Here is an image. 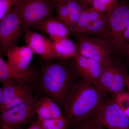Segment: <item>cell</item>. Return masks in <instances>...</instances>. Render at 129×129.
Here are the masks:
<instances>
[{
    "instance_id": "obj_1",
    "label": "cell",
    "mask_w": 129,
    "mask_h": 129,
    "mask_svg": "<svg viewBox=\"0 0 129 129\" xmlns=\"http://www.w3.org/2000/svg\"><path fill=\"white\" fill-rule=\"evenodd\" d=\"M99 86L81 78L77 81L64 106L63 116L68 125L79 123L96 114L106 99Z\"/></svg>"
},
{
    "instance_id": "obj_2",
    "label": "cell",
    "mask_w": 129,
    "mask_h": 129,
    "mask_svg": "<svg viewBox=\"0 0 129 129\" xmlns=\"http://www.w3.org/2000/svg\"><path fill=\"white\" fill-rule=\"evenodd\" d=\"M72 66L60 63L46 65L41 74L42 87L46 93L64 107L65 102L78 80Z\"/></svg>"
},
{
    "instance_id": "obj_3",
    "label": "cell",
    "mask_w": 129,
    "mask_h": 129,
    "mask_svg": "<svg viewBox=\"0 0 129 129\" xmlns=\"http://www.w3.org/2000/svg\"><path fill=\"white\" fill-rule=\"evenodd\" d=\"M79 46V54L95 61L102 66L112 60L116 48L107 40L99 37H90L75 35Z\"/></svg>"
},
{
    "instance_id": "obj_4",
    "label": "cell",
    "mask_w": 129,
    "mask_h": 129,
    "mask_svg": "<svg viewBox=\"0 0 129 129\" xmlns=\"http://www.w3.org/2000/svg\"><path fill=\"white\" fill-rule=\"evenodd\" d=\"M54 2L53 0H20L14 7L26 29L50 17Z\"/></svg>"
},
{
    "instance_id": "obj_5",
    "label": "cell",
    "mask_w": 129,
    "mask_h": 129,
    "mask_svg": "<svg viewBox=\"0 0 129 129\" xmlns=\"http://www.w3.org/2000/svg\"><path fill=\"white\" fill-rule=\"evenodd\" d=\"M106 15L109 34V41L118 51L119 41L129 21V2L120 0Z\"/></svg>"
},
{
    "instance_id": "obj_6",
    "label": "cell",
    "mask_w": 129,
    "mask_h": 129,
    "mask_svg": "<svg viewBox=\"0 0 129 129\" xmlns=\"http://www.w3.org/2000/svg\"><path fill=\"white\" fill-rule=\"evenodd\" d=\"M102 73L98 86L106 93L116 94L124 90L125 86L127 70L117 60H112L102 66Z\"/></svg>"
},
{
    "instance_id": "obj_7",
    "label": "cell",
    "mask_w": 129,
    "mask_h": 129,
    "mask_svg": "<svg viewBox=\"0 0 129 129\" xmlns=\"http://www.w3.org/2000/svg\"><path fill=\"white\" fill-rule=\"evenodd\" d=\"M97 115L107 128L129 129V118L119 106L115 95L106 97Z\"/></svg>"
},
{
    "instance_id": "obj_8",
    "label": "cell",
    "mask_w": 129,
    "mask_h": 129,
    "mask_svg": "<svg viewBox=\"0 0 129 129\" xmlns=\"http://www.w3.org/2000/svg\"><path fill=\"white\" fill-rule=\"evenodd\" d=\"M23 28L20 16L13 7L0 21V41L2 50L6 51L16 43Z\"/></svg>"
},
{
    "instance_id": "obj_9",
    "label": "cell",
    "mask_w": 129,
    "mask_h": 129,
    "mask_svg": "<svg viewBox=\"0 0 129 129\" xmlns=\"http://www.w3.org/2000/svg\"><path fill=\"white\" fill-rule=\"evenodd\" d=\"M35 98L1 112V121L3 125L13 127L29 120L37 102Z\"/></svg>"
},
{
    "instance_id": "obj_10",
    "label": "cell",
    "mask_w": 129,
    "mask_h": 129,
    "mask_svg": "<svg viewBox=\"0 0 129 129\" xmlns=\"http://www.w3.org/2000/svg\"><path fill=\"white\" fill-rule=\"evenodd\" d=\"M72 67L81 78L93 85H99L102 67L94 60L78 54L74 58Z\"/></svg>"
},
{
    "instance_id": "obj_11",
    "label": "cell",
    "mask_w": 129,
    "mask_h": 129,
    "mask_svg": "<svg viewBox=\"0 0 129 129\" xmlns=\"http://www.w3.org/2000/svg\"><path fill=\"white\" fill-rule=\"evenodd\" d=\"M24 41L27 46L34 52L47 60L57 58L53 46V42L43 35L28 29L25 30Z\"/></svg>"
},
{
    "instance_id": "obj_12",
    "label": "cell",
    "mask_w": 129,
    "mask_h": 129,
    "mask_svg": "<svg viewBox=\"0 0 129 129\" xmlns=\"http://www.w3.org/2000/svg\"><path fill=\"white\" fill-rule=\"evenodd\" d=\"M34 52L27 46H13L6 52L8 64L21 72H27L33 59Z\"/></svg>"
},
{
    "instance_id": "obj_13",
    "label": "cell",
    "mask_w": 129,
    "mask_h": 129,
    "mask_svg": "<svg viewBox=\"0 0 129 129\" xmlns=\"http://www.w3.org/2000/svg\"><path fill=\"white\" fill-rule=\"evenodd\" d=\"M34 27L36 30L48 35L53 41L68 37L70 33L68 27L53 17H49Z\"/></svg>"
},
{
    "instance_id": "obj_14",
    "label": "cell",
    "mask_w": 129,
    "mask_h": 129,
    "mask_svg": "<svg viewBox=\"0 0 129 129\" xmlns=\"http://www.w3.org/2000/svg\"><path fill=\"white\" fill-rule=\"evenodd\" d=\"M2 83L3 87L0 88L1 112L14 98L30 89L26 84H21L11 81H6Z\"/></svg>"
},
{
    "instance_id": "obj_15",
    "label": "cell",
    "mask_w": 129,
    "mask_h": 129,
    "mask_svg": "<svg viewBox=\"0 0 129 129\" xmlns=\"http://www.w3.org/2000/svg\"><path fill=\"white\" fill-rule=\"evenodd\" d=\"M32 74L30 71L21 72L14 69L0 57V81H11L21 84H26L32 80Z\"/></svg>"
},
{
    "instance_id": "obj_16",
    "label": "cell",
    "mask_w": 129,
    "mask_h": 129,
    "mask_svg": "<svg viewBox=\"0 0 129 129\" xmlns=\"http://www.w3.org/2000/svg\"><path fill=\"white\" fill-rule=\"evenodd\" d=\"M52 42L54 51L57 58L64 60L74 58L78 54V44L68 37L53 41Z\"/></svg>"
},
{
    "instance_id": "obj_17",
    "label": "cell",
    "mask_w": 129,
    "mask_h": 129,
    "mask_svg": "<svg viewBox=\"0 0 129 129\" xmlns=\"http://www.w3.org/2000/svg\"><path fill=\"white\" fill-rule=\"evenodd\" d=\"M78 35L88 37L91 35L95 36L109 41V34L106 14L102 17L88 24Z\"/></svg>"
},
{
    "instance_id": "obj_18",
    "label": "cell",
    "mask_w": 129,
    "mask_h": 129,
    "mask_svg": "<svg viewBox=\"0 0 129 129\" xmlns=\"http://www.w3.org/2000/svg\"><path fill=\"white\" fill-rule=\"evenodd\" d=\"M69 17L70 33L73 34L82 13L85 9L80 0H67Z\"/></svg>"
},
{
    "instance_id": "obj_19",
    "label": "cell",
    "mask_w": 129,
    "mask_h": 129,
    "mask_svg": "<svg viewBox=\"0 0 129 129\" xmlns=\"http://www.w3.org/2000/svg\"><path fill=\"white\" fill-rule=\"evenodd\" d=\"M106 13L98 12L88 8L83 11L79 20L76 25L74 34L79 35L80 32L92 21L98 19L104 16Z\"/></svg>"
},
{
    "instance_id": "obj_20",
    "label": "cell",
    "mask_w": 129,
    "mask_h": 129,
    "mask_svg": "<svg viewBox=\"0 0 129 129\" xmlns=\"http://www.w3.org/2000/svg\"><path fill=\"white\" fill-rule=\"evenodd\" d=\"M74 129H104L105 127L97 115L95 114L81 122L72 125Z\"/></svg>"
},
{
    "instance_id": "obj_21",
    "label": "cell",
    "mask_w": 129,
    "mask_h": 129,
    "mask_svg": "<svg viewBox=\"0 0 129 129\" xmlns=\"http://www.w3.org/2000/svg\"><path fill=\"white\" fill-rule=\"evenodd\" d=\"M118 0H95L89 9L101 13H107L117 4Z\"/></svg>"
},
{
    "instance_id": "obj_22",
    "label": "cell",
    "mask_w": 129,
    "mask_h": 129,
    "mask_svg": "<svg viewBox=\"0 0 129 129\" xmlns=\"http://www.w3.org/2000/svg\"><path fill=\"white\" fill-rule=\"evenodd\" d=\"M35 112L41 120L52 119L48 104L44 97L37 101L35 107Z\"/></svg>"
},
{
    "instance_id": "obj_23",
    "label": "cell",
    "mask_w": 129,
    "mask_h": 129,
    "mask_svg": "<svg viewBox=\"0 0 129 129\" xmlns=\"http://www.w3.org/2000/svg\"><path fill=\"white\" fill-rule=\"evenodd\" d=\"M34 98L31 94L30 89L28 90L21 93L13 99L1 112H2L5 110L18 106Z\"/></svg>"
},
{
    "instance_id": "obj_24",
    "label": "cell",
    "mask_w": 129,
    "mask_h": 129,
    "mask_svg": "<svg viewBox=\"0 0 129 129\" xmlns=\"http://www.w3.org/2000/svg\"><path fill=\"white\" fill-rule=\"evenodd\" d=\"M56 6L58 19L66 25L69 29V17L67 1L58 3L56 4Z\"/></svg>"
},
{
    "instance_id": "obj_25",
    "label": "cell",
    "mask_w": 129,
    "mask_h": 129,
    "mask_svg": "<svg viewBox=\"0 0 129 129\" xmlns=\"http://www.w3.org/2000/svg\"><path fill=\"white\" fill-rule=\"evenodd\" d=\"M41 120L44 129H67L68 126L67 120L64 118Z\"/></svg>"
},
{
    "instance_id": "obj_26",
    "label": "cell",
    "mask_w": 129,
    "mask_h": 129,
    "mask_svg": "<svg viewBox=\"0 0 129 129\" xmlns=\"http://www.w3.org/2000/svg\"><path fill=\"white\" fill-rule=\"evenodd\" d=\"M114 95L119 106L129 118V94L123 90Z\"/></svg>"
},
{
    "instance_id": "obj_27",
    "label": "cell",
    "mask_w": 129,
    "mask_h": 129,
    "mask_svg": "<svg viewBox=\"0 0 129 129\" xmlns=\"http://www.w3.org/2000/svg\"><path fill=\"white\" fill-rule=\"evenodd\" d=\"M50 109L52 119H61L64 118L60 107L56 102L50 97H44Z\"/></svg>"
},
{
    "instance_id": "obj_28",
    "label": "cell",
    "mask_w": 129,
    "mask_h": 129,
    "mask_svg": "<svg viewBox=\"0 0 129 129\" xmlns=\"http://www.w3.org/2000/svg\"><path fill=\"white\" fill-rule=\"evenodd\" d=\"M118 50L129 56V21L127 28L120 38Z\"/></svg>"
},
{
    "instance_id": "obj_29",
    "label": "cell",
    "mask_w": 129,
    "mask_h": 129,
    "mask_svg": "<svg viewBox=\"0 0 129 129\" xmlns=\"http://www.w3.org/2000/svg\"><path fill=\"white\" fill-rule=\"evenodd\" d=\"M20 0H0V21L11 12Z\"/></svg>"
},
{
    "instance_id": "obj_30",
    "label": "cell",
    "mask_w": 129,
    "mask_h": 129,
    "mask_svg": "<svg viewBox=\"0 0 129 129\" xmlns=\"http://www.w3.org/2000/svg\"><path fill=\"white\" fill-rule=\"evenodd\" d=\"M26 129H44L42 124L41 121L40 119L38 118L35 122L30 125Z\"/></svg>"
},
{
    "instance_id": "obj_31",
    "label": "cell",
    "mask_w": 129,
    "mask_h": 129,
    "mask_svg": "<svg viewBox=\"0 0 129 129\" xmlns=\"http://www.w3.org/2000/svg\"><path fill=\"white\" fill-rule=\"evenodd\" d=\"M95 0H80L85 9L89 8Z\"/></svg>"
},
{
    "instance_id": "obj_32",
    "label": "cell",
    "mask_w": 129,
    "mask_h": 129,
    "mask_svg": "<svg viewBox=\"0 0 129 129\" xmlns=\"http://www.w3.org/2000/svg\"><path fill=\"white\" fill-rule=\"evenodd\" d=\"M125 86L128 90V93L129 94V74L127 72L125 74Z\"/></svg>"
},
{
    "instance_id": "obj_33",
    "label": "cell",
    "mask_w": 129,
    "mask_h": 129,
    "mask_svg": "<svg viewBox=\"0 0 129 129\" xmlns=\"http://www.w3.org/2000/svg\"><path fill=\"white\" fill-rule=\"evenodd\" d=\"M2 129H15L13 127H9L6 125H3Z\"/></svg>"
},
{
    "instance_id": "obj_34",
    "label": "cell",
    "mask_w": 129,
    "mask_h": 129,
    "mask_svg": "<svg viewBox=\"0 0 129 129\" xmlns=\"http://www.w3.org/2000/svg\"><path fill=\"white\" fill-rule=\"evenodd\" d=\"M67 1V0H54L56 4L57 3L60 2L62 1Z\"/></svg>"
},
{
    "instance_id": "obj_35",
    "label": "cell",
    "mask_w": 129,
    "mask_h": 129,
    "mask_svg": "<svg viewBox=\"0 0 129 129\" xmlns=\"http://www.w3.org/2000/svg\"><path fill=\"white\" fill-rule=\"evenodd\" d=\"M74 129V128H73V129Z\"/></svg>"
}]
</instances>
